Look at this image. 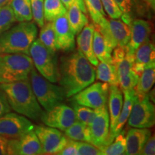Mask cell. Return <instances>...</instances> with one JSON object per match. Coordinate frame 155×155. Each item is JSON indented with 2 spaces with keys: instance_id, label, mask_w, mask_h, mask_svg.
I'll return each instance as SVG.
<instances>
[{
  "instance_id": "obj_39",
  "label": "cell",
  "mask_w": 155,
  "mask_h": 155,
  "mask_svg": "<svg viewBox=\"0 0 155 155\" xmlns=\"http://www.w3.org/2000/svg\"><path fill=\"white\" fill-rule=\"evenodd\" d=\"M155 154V139L154 136H150V138L145 143L141 149L139 154L141 155H154Z\"/></svg>"
},
{
  "instance_id": "obj_1",
  "label": "cell",
  "mask_w": 155,
  "mask_h": 155,
  "mask_svg": "<svg viewBox=\"0 0 155 155\" xmlns=\"http://www.w3.org/2000/svg\"><path fill=\"white\" fill-rule=\"evenodd\" d=\"M58 81L67 98L86 88L96 79V69L80 50L62 56L58 63Z\"/></svg>"
},
{
  "instance_id": "obj_18",
  "label": "cell",
  "mask_w": 155,
  "mask_h": 155,
  "mask_svg": "<svg viewBox=\"0 0 155 155\" xmlns=\"http://www.w3.org/2000/svg\"><path fill=\"white\" fill-rule=\"evenodd\" d=\"M155 63L154 44L148 38L134 52V70L139 75L145 68Z\"/></svg>"
},
{
  "instance_id": "obj_7",
  "label": "cell",
  "mask_w": 155,
  "mask_h": 155,
  "mask_svg": "<svg viewBox=\"0 0 155 155\" xmlns=\"http://www.w3.org/2000/svg\"><path fill=\"white\" fill-rule=\"evenodd\" d=\"M94 25V28L102 35L112 50L116 47L127 46L131 34L129 25L119 19H108L105 17L98 24Z\"/></svg>"
},
{
  "instance_id": "obj_45",
  "label": "cell",
  "mask_w": 155,
  "mask_h": 155,
  "mask_svg": "<svg viewBox=\"0 0 155 155\" xmlns=\"http://www.w3.org/2000/svg\"><path fill=\"white\" fill-rule=\"evenodd\" d=\"M11 0H0V7H2L10 2Z\"/></svg>"
},
{
  "instance_id": "obj_27",
  "label": "cell",
  "mask_w": 155,
  "mask_h": 155,
  "mask_svg": "<svg viewBox=\"0 0 155 155\" xmlns=\"http://www.w3.org/2000/svg\"><path fill=\"white\" fill-rule=\"evenodd\" d=\"M16 21L30 22L32 19L30 0H11L9 3Z\"/></svg>"
},
{
  "instance_id": "obj_17",
  "label": "cell",
  "mask_w": 155,
  "mask_h": 155,
  "mask_svg": "<svg viewBox=\"0 0 155 155\" xmlns=\"http://www.w3.org/2000/svg\"><path fill=\"white\" fill-rule=\"evenodd\" d=\"M130 28V38L127 45V49L130 53L134 54V52L139 46L150 38L152 28L150 22L141 19H134L131 21Z\"/></svg>"
},
{
  "instance_id": "obj_16",
  "label": "cell",
  "mask_w": 155,
  "mask_h": 155,
  "mask_svg": "<svg viewBox=\"0 0 155 155\" xmlns=\"http://www.w3.org/2000/svg\"><path fill=\"white\" fill-rule=\"evenodd\" d=\"M58 50L71 52L75 48V35L69 26L67 15H62L53 22Z\"/></svg>"
},
{
  "instance_id": "obj_25",
  "label": "cell",
  "mask_w": 155,
  "mask_h": 155,
  "mask_svg": "<svg viewBox=\"0 0 155 155\" xmlns=\"http://www.w3.org/2000/svg\"><path fill=\"white\" fill-rule=\"evenodd\" d=\"M66 15L70 28L75 35L80 33L83 28L88 23L86 14L75 4H73L67 9Z\"/></svg>"
},
{
  "instance_id": "obj_29",
  "label": "cell",
  "mask_w": 155,
  "mask_h": 155,
  "mask_svg": "<svg viewBox=\"0 0 155 155\" xmlns=\"http://www.w3.org/2000/svg\"><path fill=\"white\" fill-rule=\"evenodd\" d=\"M67 13V9L61 0H45L44 19L47 22H53Z\"/></svg>"
},
{
  "instance_id": "obj_22",
  "label": "cell",
  "mask_w": 155,
  "mask_h": 155,
  "mask_svg": "<svg viewBox=\"0 0 155 155\" xmlns=\"http://www.w3.org/2000/svg\"><path fill=\"white\" fill-rule=\"evenodd\" d=\"M123 93L124 94V106H122L121 113H120L119 118H118L115 129H114L113 132L108 136L105 146H107V145L111 144L116 137V136L120 131L123 130L126 122L127 121L129 116L130 115L134 103L135 102L136 99L137 98V95L136 94L134 89L129 91H125Z\"/></svg>"
},
{
  "instance_id": "obj_44",
  "label": "cell",
  "mask_w": 155,
  "mask_h": 155,
  "mask_svg": "<svg viewBox=\"0 0 155 155\" xmlns=\"http://www.w3.org/2000/svg\"><path fill=\"white\" fill-rule=\"evenodd\" d=\"M154 10L155 8V0H143Z\"/></svg>"
},
{
  "instance_id": "obj_12",
  "label": "cell",
  "mask_w": 155,
  "mask_h": 155,
  "mask_svg": "<svg viewBox=\"0 0 155 155\" xmlns=\"http://www.w3.org/2000/svg\"><path fill=\"white\" fill-rule=\"evenodd\" d=\"M34 131L40 141L43 154H58L68 140L61 131L53 127L37 126Z\"/></svg>"
},
{
  "instance_id": "obj_19",
  "label": "cell",
  "mask_w": 155,
  "mask_h": 155,
  "mask_svg": "<svg viewBox=\"0 0 155 155\" xmlns=\"http://www.w3.org/2000/svg\"><path fill=\"white\" fill-rule=\"evenodd\" d=\"M152 135L150 129L147 128H134L129 129L126 136L125 154H139L145 143Z\"/></svg>"
},
{
  "instance_id": "obj_33",
  "label": "cell",
  "mask_w": 155,
  "mask_h": 155,
  "mask_svg": "<svg viewBox=\"0 0 155 155\" xmlns=\"http://www.w3.org/2000/svg\"><path fill=\"white\" fill-rule=\"evenodd\" d=\"M71 105H72V108L75 112L77 119L87 126L90 124L94 119L95 114L94 109L93 110L87 106L80 105L73 100L71 103Z\"/></svg>"
},
{
  "instance_id": "obj_30",
  "label": "cell",
  "mask_w": 155,
  "mask_h": 155,
  "mask_svg": "<svg viewBox=\"0 0 155 155\" xmlns=\"http://www.w3.org/2000/svg\"><path fill=\"white\" fill-rule=\"evenodd\" d=\"M38 39L45 47L47 48L50 51L56 53L58 50L53 22H48L47 24L42 27Z\"/></svg>"
},
{
  "instance_id": "obj_13",
  "label": "cell",
  "mask_w": 155,
  "mask_h": 155,
  "mask_svg": "<svg viewBox=\"0 0 155 155\" xmlns=\"http://www.w3.org/2000/svg\"><path fill=\"white\" fill-rule=\"evenodd\" d=\"M40 119L48 127L65 131L73 124L77 118L73 108L62 103L43 112Z\"/></svg>"
},
{
  "instance_id": "obj_15",
  "label": "cell",
  "mask_w": 155,
  "mask_h": 155,
  "mask_svg": "<svg viewBox=\"0 0 155 155\" xmlns=\"http://www.w3.org/2000/svg\"><path fill=\"white\" fill-rule=\"evenodd\" d=\"M134 54L130 53L127 50L124 57L114 64L117 71L118 86L122 92L133 90L138 82L139 75L134 70Z\"/></svg>"
},
{
  "instance_id": "obj_31",
  "label": "cell",
  "mask_w": 155,
  "mask_h": 155,
  "mask_svg": "<svg viewBox=\"0 0 155 155\" xmlns=\"http://www.w3.org/2000/svg\"><path fill=\"white\" fill-rule=\"evenodd\" d=\"M126 145L125 131L122 130L116 136L111 144L99 149L102 155H121L125 154Z\"/></svg>"
},
{
  "instance_id": "obj_24",
  "label": "cell",
  "mask_w": 155,
  "mask_h": 155,
  "mask_svg": "<svg viewBox=\"0 0 155 155\" xmlns=\"http://www.w3.org/2000/svg\"><path fill=\"white\" fill-rule=\"evenodd\" d=\"M93 48L97 59L104 63H112V51L113 50L108 45L102 35L94 28Z\"/></svg>"
},
{
  "instance_id": "obj_41",
  "label": "cell",
  "mask_w": 155,
  "mask_h": 155,
  "mask_svg": "<svg viewBox=\"0 0 155 155\" xmlns=\"http://www.w3.org/2000/svg\"><path fill=\"white\" fill-rule=\"evenodd\" d=\"M10 111L11 107L7 101V96L5 93L0 89V117Z\"/></svg>"
},
{
  "instance_id": "obj_2",
  "label": "cell",
  "mask_w": 155,
  "mask_h": 155,
  "mask_svg": "<svg viewBox=\"0 0 155 155\" xmlns=\"http://www.w3.org/2000/svg\"><path fill=\"white\" fill-rule=\"evenodd\" d=\"M0 89L5 94L9 106L15 111L35 121L41 119L44 111L35 96L29 78L0 83Z\"/></svg>"
},
{
  "instance_id": "obj_34",
  "label": "cell",
  "mask_w": 155,
  "mask_h": 155,
  "mask_svg": "<svg viewBox=\"0 0 155 155\" xmlns=\"http://www.w3.org/2000/svg\"><path fill=\"white\" fill-rule=\"evenodd\" d=\"M85 5L94 24H98L101 19L105 17V12L101 0H86Z\"/></svg>"
},
{
  "instance_id": "obj_23",
  "label": "cell",
  "mask_w": 155,
  "mask_h": 155,
  "mask_svg": "<svg viewBox=\"0 0 155 155\" xmlns=\"http://www.w3.org/2000/svg\"><path fill=\"white\" fill-rule=\"evenodd\" d=\"M155 81V63L145 68L139 75L138 82L134 87L136 94L141 98L152 89Z\"/></svg>"
},
{
  "instance_id": "obj_38",
  "label": "cell",
  "mask_w": 155,
  "mask_h": 155,
  "mask_svg": "<svg viewBox=\"0 0 155 155\" xmlns=\"http://www.w3.org/2000/svg\"><path fill=\"white\" fill-rule=\"evenodd\" d=\"M59 155H78L76 141L68 138L66 144L61 152H58Z\"/></svg>"
},
{
  "instance_id": "obj_46",
  "label": "cell",
  "mask_w": 155,
  "mask_h": 155,
  "mask_svg": "<svg viewBox=\"0 0 155 155\" xmlns=\"http://www.w3.org/2000/svg\"><path fill=\"white\" fill-rule=\"evenodd\" d=\"M83 2H84V3H86V0H83Z\"/></svg>"
},
{
  "instance_id": "obj_43",
  "label": "cell",
  "mask_w": 155,
  "mask_h": 155,
  "mask_svg": "<svg viewBox=\"0 0 155 155\" xmlns=\"http://www.w3.org/2000/svg\"><path fill=\"white\" fill-rule=\"evenodd\" d=\"M9 138L0 135V155L7 154Z\"/></svg>"
},
{
  "instance_id": "obj_35",
  "label": "cell",
  "mask_w": 155,
  "mask_h": 155,
  "mask_svg": "<svg viewBox=\"0 0 155 155\" xmlns=\"http://www.w3.org/2000/svg\"><path fill=\"white\" fill-rule=\"evenodd\" d=\"M32 18L40 28L45 25L44 0H30Z\"/></svg>"
},
{
  "instance_id": "obj_40",
  "label": "cell",
  "mask_w": 155,
  "mask_h": 155,
  "mask_svg": "<svg viewBox=\"0 0 155 155\" xmlns=\"http://www.w3.org/2000/svg\"><path fill=\"white\" fill-rule=\"evenodd\" d=\"M122 12V14L129 15L132 11L134 0H114Z\"/></svg>"
},
{
  "instance_id": "obj_4",
  "label": "cell",
  "mask_w": 155,
  "mask_h": 155,
  "mask_svg": "<svg viewBox=\"0 0 155 155\" xmlns=\"http://www.w3.org/2000/svg\"><path fill=\"white\" fill-rule=\"evenodd\" d=\"M33 67L30 55L21 53L0 54V83L28 79Z\"/></svg>"
},
{
  "instance_id": "obj_11",
  "label": "cell",
  "mask_w": 155,
  "mask_h": 155,
  "mask_svg": "<svg viewBox=\"0 0 155 155\" xmlns=\"http://www.w3.org/2000/svg\"><path fill=\"white\" fill-rule=\"evenodd\" d=\"M94 119L88 125L91 143L101 148L106 144L109 134V114L107 105L95 108Z\"/></svg>"
},
{
  "instance_id": "obj_42",
  "label": "cell",
  "mask_w": 155,
  "mask_h": 155,
  "mask_svg": "<svg viewBox=\"0 0 155 155\" xmlns=\"http://www.w3.org/2000/svg\"><path fill=\"white\" fill-rule=\"evenodd\" d=\"M61 2L63 4V5L65 6L66 9H68L71 5H73V4H75V5L78 6L79 8L81 9V11H82L84 14H86L87 13V9L83 0H61Z\"/></svg>"
},
{
  "instance_id": "obj_6",
  "label": "cell",
  "mask_w": 155,
  "mask_h": 155,
  "mask_svg": "<svg viewBox=\"0 0 155 155\" xmlns=\"http://www.w3.org/2000/svg\"><path fill=\"white\" fill-rule=\"evenodd\" d=\"M30 56L34 67L42 76L52 83H57L59 78L58 61L56 53L45 47L39 39H35L30 48Z\"/></svg>"
},
{
  "instance_id": "obj_21",
  "label": "cell",
  "mask_w": 155,
  "mask_h": 155,
  "mask_svg": "<svg viewBox=\"0 0 155 155\" xmlns=\"http://www.w3.org/2000/svg\"><path fill=\"white\" fill-rule=\"evenodd\" d=\"M108 101L110 119L109 134H108L109 136L115 129L116 122L123 106V94L119 86L115 85H110V86L108 87Z\"/></svg>"
},
{
  "instance_id": "obj_3",
  "label": "cell",
  "mask_w": 155,
  "mask_h": 155,
  "mask_svg": "<svg viewBox=\"0 0 155 155\" xmlns=\"http://www.w3.org/2000/svg\"><path fill=\"white\" fill-rule=\"evenodd\" d=\"M38 28L34 22H22L0 34V54H25L37 38Z\"/></svg>"
},
{
  "instance_id": "obj_26",
  "label": "cell",
  "mask_w": 155,
  "mask_h": 155,
  "mask_svg": "<svg viewBox=\"0 0 155 155\" xmlns=\"http://www.w3.org/2000/svg\"><path fill=\"white\" fill-rule=\"evenodd\" d=\"M96 71V78L110 85H119L117 71L116 66L112 63H104L101 62L97 65Z\"/></svg>"
},
{
  "instance_id": "obj_37",
  "label": "cell",
  "mask_w": 155,
  "mask_h": 155,
  "mask_svg": "<svg viewBox=\"0 0 155 155\" xmlns=\"http://www.w3.org/2000/svg\"><path fill=\"white\" fill-rule=\"evenodd\" d=\"M76 145L78 155H102L101 150L91 143L76 141Z\"/></svg>"
},
{
  "instance_id": "obj_20",
  "label": "cell",
  "mask_w": 155,
  "mask_h": 155,
  "mask_svg": "<svg viewBox=\"0 0 155 155\" xmlns=\"http://www.w3.org/2000/svg\"><path fill=\"white\" fill-rule=\"evenodd\" d=\"M94 25L93 24H87L81 32L77 35V44L78 50L82 52L89 62L94 66H97L98 60L95 55L93 48V39H94Z\"/></svg>"
},
{
  "instance_id": "obj_9",
  "label": "cell",
  "mask_w": 155,
  "mask_h": 155,
  "mask_svg": "<svg viewBox=\"0 0 155 155\" xmlns=\"http://www.w3.org/2000/svg\"><path fill=\"white\" fill-rule=\"evenodd\" d=\"M108 83L97 82L91 83L74 95L73 101L82 106L97 108L107 105Z\"/></svg>"
},
{
  "instance_id": "obj_5",
  "label": "cell",
  "mask_w": 155,
  "mask_h": 155,
  "mask_svg": "<svg viewBox=\"0 0 155 155\" xmlns=\"http://www.w3.org/2000/svg\"><path fill=\"white\" fill-rule=\"evenodd\" d=\"M29 77L35 96L45 111H49L63 102L65 94L61 87L56 86L54 83L39 74L35 67L31 71Z\"/></svg>"
},
{
  "instance_id": "obj_36",
  "label": "cell",
  "mask_w": 155,
  "mask_h": 155,
  "mask_svg": "<svg viewBox=\"0 0 155 155\" xmlns=\"http://www.w3.org/2000/svg\"><path fill=\"white\" fill-rule=\"evenodd\" d=\"M103 8L111 19H119L121 17L122 12L114 0H101Z\"/></svg>"
},
{
  "instance_id": "obj_10",
  "label": "cell",
  "mask_w": 155,
  "mask_h": 155,
  "mask_svg": "<svg viewBox=\"0 0 155 155\" xmlns=\"http://www.w3.org/2000/svg\"><path fill=\"white\" fill-rule=\"evenodd\" d=\"M35 126L26 116L9 113L0 117V135L17 139L34 130Z\"/></svg>"
},
{
  "instance_id": "obj_28",
  "label": "cell",
  "mask_w": 155,
  "mask_h": 155,
  "mask_svg": "<svg viewBox=\"0 0 155 155\" xmlns=\"http://www.w3.org/2000/svg\"><path fill=\"white\" fill-rule=\"evenodd\" d=\"M65 135L68 138L78 141H86L91 143V136L88 126L78 120L65 131Z\"/></svg>"
},
{
  "instance_id": "obj_14",
  "label": "cell",
  "mask_w": 155,
  "mask_h": 155,
  "mask_svg": "<svg viewBox=\"0 0 155 155\" xmlns=\"http://www.w3.org/2000/svg\"><path fill=\"white\" fill-rule=\"evenodd\" d=\"M43 151L38 136L34 130L17 139H9L7 154L38 155Z\"/></svg>"
},
{
  "instance_id": "obj_32",
  "label": "cell",
  "mask_w": 155,
  "mask_h": 155,
  "mask_svg": "<svg viewBox=\"0 0 155 155\" xmlns=\"http://www.w3.org/2000/svg\"><path fill=\"white\" fill-rule=\"evenodd\" d=\"M16 22L9 4L0 7V34L7 30Z\"/></svg>"
},
{
  "instance_id": "obj_8",
  "label": "cell",
  "mask_w": 155,
  "mask_h": 155,
  "mask_svg": "<svg viewBox=\"0 0 155 155\" xmlns=\"http://www.w3.org/2000/svg\"><path fill=\"white\" fill-rule=\"evenodd\" d=\"M154 106L151 101L150 95L147 94L141 98L137 96L128 119L129 125L134 128L149 129L154 125Z\"/></svg>"
}]
</instances>
